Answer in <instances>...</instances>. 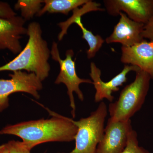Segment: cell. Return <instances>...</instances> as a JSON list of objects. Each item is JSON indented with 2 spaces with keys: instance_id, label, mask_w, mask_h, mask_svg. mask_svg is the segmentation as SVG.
<instances>
[{
  "instance_id": "1",
  "label": "cell",
  "mask_w": 153,
  "mask_h": 153,
  "mask_svg": "<svg viewBox=\"0 0 153 153\" xmlns=\"http://www.w3.org/2000/svg\"><path fill=\"white\" fill-rule=\"evenodd\" d=\"M46 109L52 116L51 118L7 126L0 130V135H12L19 137L30 150L44 143L74 140L78 128L73 120L52 112L47 108Z\"/></svg>"
},
{
  "instance_id": "2",
  "label": "cell",
  "mask_w": 153,
  "mask_h": 153,
  "mask_svg": "<svg viewBox=\"0 0 153 153\" xmlns=\"http://www.w3.org/2000/svg\"><path fill=\"white\" fill-rule=\"evenodd\" d=\"M27 29L29 40L25 48L13 60L0 66V71L25 70L34 73L43 81L49 76L51 69L48 62L51 50L47 41L42 38L39 23L32 22Z\"/></svg>"
},
{
  "instance_id": "3",
  "label": "cell",
  "mask_w": 153,
  "mask_h": 153,
  "mask_svg": "<svg viewBox=\"0 0 153 153\" xmlns=\"http://www.w3.org/2000/svg\"><path fill=\"white\" fill-rule=\"evenodd\" d=\"M136 72L133 82L124 88L116 101L110 103V119L114 121L130 120L144 103L151 78L147 73L140 69Z\"/></svg>"
},
{
  "instance_id": "4",
  "label": "cell",
  "mask_w": 153,
  "mask_h": 153,
  "mask_svg": "<svg viewBox=\"0 0 153 153\" xmlns=\"http://www.w3.org/2000/svg\"><path fill=\"white\" fill-rule=\"evenodd\" d=\"M107 113L106 104L101 102L97 109L88 117L82 118L78 121L73 120L78 128L74 138L75 146L68 153L96 152L97 148L104 134L105 120Z\"/></svg>"
},
{
  "instance_id": "5",
  "label": "cell",
  "mask_w": 153,
  "mask_h": 153,
  "mask_svg": "<svg viewBox=\"0 0 153 153\" xmlns=\"http://www.w3.org/2000/svg\"><path fill=\"white\" fill-rule=\"evenodd\" d=\"M51 55L52 59L59 63L60 71L55 79V84L63 83L67 89V94L70 100V106L71 108V114L72 117H75V106L73 92H75L78 98L81 101L84 100V96L79 88V85L82 83L93 84L91 79L79 78L76 74L75 61L72 58L74 52L72 49H68L66 52V57L62 59L60 57L58 50V45L56 42L52 43L51 50Z\"/></svg>"
},
{
  "instance_id": "6",
  "label": "cell",
  "mask_w": 153,
  "mask_h": 153,
  "mask_svg": "<svg viewBox=\"0 0 153 153\" xmlns=\"http://www.w3.org/2000/svg\"><path fill=\"white\" fill-rule=\"evenodd\" d=\"M9 74L10 79H0V113L9 106V96L16 92L29 94L39 99V91L43 88L42 81L33 73L18 71Z\"/></svg>"
},
{
  "instance_id": "7",
  "label": "cell",
  "mask_w": 153,
  "mask_h": 153,
  "mask_svg": "<svg viewBox=\"0 0 153 153\" xmlns=\"http://www.w3.org/2000/svg\"><path fill=\"white\" fill-rule=\"evenodd\" d=\"M132 130L131 120L114 121L108 119L96 153H122L126 146L129 134Z\"/></svg>"
},
{
  "instance_id": "8",
  "label": "cell",
  "mask_w": 153,
  "mask_h": 153,
  "mask_svg": "<svg viewBox=\"0 0 153 153\" xmlns=\"http://www.w3.org/2000/svg\"><path fill=\"white\" fill-rule=\"evenodd\" d=\"M103 3L111 16L125 12L132 21L144 25L153 15V0H104Z\"/></svg>"
},
{
  "instance_id": "9",
  "label": "cell",
  "mask_w": 153,
  "mask_h": 153,
  "mask_svg": "<svg viewBox=\"0 0 153 153\" xmlns=\"http://www.w3.org/2000/svg\"><path fill=\"white\" fill-rule=\"evenodd\" d=\"M89 75L96 90L94 100L97 102L102 101L104 99H106L110 102H112L114 99L112 93L118 91L119 87L126 82L127 75L128 72L131 71L136 72L140 70L137 66L125 65L120 73L108 82H105L101 79V70L94 62L91 63Z\"/></svg>"
},
{
  "instance_id": "10",
  "label": "cell",
  "mask_w": 153,
  "mask_h": 153,
  "mask_svg": "<svg viewBox=\"0 0 153 153\" xmlns=\"http://www.w3.org/2000/svg\"><path fill=\"white\" fill-rule=\"evenodd\" d=\"M25 22L19 16L11 19L0 18V50L8 49L15 55L22 51L20 40L27 32Z\"/></svg>"
},
{
  "instance_id": "11",
  "label": "cell",
  "mask_w": 153,
  "mask_h": 153,
  "mask_svg": "<svg viewBox=\"0 0 153 153\" xmlns=\"http://www.w3.org/2000/svg\"><path fill=\"white\" fill-rule=\"evenodd\" d=\"M120 19L114 26L111 35L105 39L107 44L120 43L123 47H129L144 40L142 36L144 24L134 22L123 12Z\"/></svg>"
},
{
  "instance_id": "12",
  "label": "cell",
  "mask_w": 153,
  "mask_h": 153,
  "mask_svg": "<svg viewBox=\"0 0 153 153\" xmlns=\"http://www.w3.org/2000/svg\"><path fill=\"white\" fill-rule=\"evenodd\" d=\"M122 63L137 66L153 79V42L143 40L131 47H121Z\"/></svg>"
},
{
  "instance_id": "13",
  "label": "cell",
  "mask_w": 153,
  "mask_h": 153,
  "mask_svg": "<svg viewBox=\"0 0 153 153\" xmlns=\"http://www.w3.org/2000/svg\"><path fill=\"white\" fill-rule=\"evenodd\" d=\"M91 11V7L89 5L85 4L82 6L81 9L77 8L73 10V15L72 17L65 22H60L58 24L61 28V31L58 35V40L61 41L65 35L67 34L68 27L72 23H75L81 29L82 31V38L85 40L89 46L87 50V57L88 59L95 57L97 53L99 51L104 43L105 40L100 35H94L91 31L88 30L83 26L81 16L83 14Z\"/></svg>"
},
{
  "instance_id": "14",
  "label": "cell",
  "mask_w": 153,
  "mask_h": 153,
  "mask_svg": "<svg viewBox=\"0 0 153 153\" xmlns=\"http://www.w3.org/2000/svg\"><path fill=\"white\" fill-rule=\"evenodd\" d=\"M89 0H44V7L36 16L40 17L46 13H62L67 16L70 11L83 6Z\"/></svg>"
},
{
  "instance_id": "15",
  "label": "cell",
  "mask_w": 153,
  "mask_h": 153,
  "mask_svg": "<svg viewBox=\"0 0 153 153\" xmlns=\"http://www.w3.org/2000/svg\"><path fill=\"white\" fill-rule=\"evenodd\" d=\"M44 0H19L15 5V10H20L22 17L25 21L33 19L42 9Z\"/></svg>"
},
{
  "instance_id": "16",
  "label": "cell",
  "mask_w": 153,
  "mask_h": 153,
  "mask_svg": "<svg viewBox=\"0 0 153 153\" xmlns=\"http://www.w3.org/2000/svg\"><path fill=\"white\" fill-rule=\"evenodd\" d=\"M122 153H150L143 147L139 145L137 134L132 130L130 133L126 146Z\"/></svg>"
},
{
  "instance_id": "17",
  "label": "cell",
  "mask_w": 153,
  "mask_h": 153,
  "mask_svg": "<svg viewBox=\"0 0 153 153\" xmlns=\"http://www.w3.org/2000/svg\"><path fill=\"white\" fill-rule=\"evenodd\" d=\"M7 143L10 153H31V150L22 141L13 140Z\"/></svg>"
},
{
  "instance_id": "18",
  "label": "cell",
  "mask_w": 153,
  "mask_h": 153,
  "mask_svg": "<svg viewBox=\"0 0 153 153\" xmlns=\"http://www.w3.org/2000/svg\"><path fill=\"white\" fill-rule=\"evenodd\" d=\"M16 16V13L9 4L5 2L0 1V18L11 19Z\"/></svg>"
},
{
  "instance_id": "19",
  "label": "cell",
  "mask_w": 153,
  "mask_h": 153,
  "mask_svg": "<svg viewBox=\"0 0 153 153\" xmlns=\"http://www.w3.org/2000/svg\"><path fill=\"white\" fill-rule=\"evenodd\" d=\"M142 36L144 39H149L153 42V15L149 21L144 25Z\"/></svg>"
},
{
  "instance_id": "20",
  "label": "cell",
  "mask_w": 153,
  "mask_h": 153,
  "mask_svg": "<svg viewBox=\"0 0 153 153\" xmlns=\"http://www.w3.org/2000/svg\"><path fill=\"white\" fill-rule=\"evenodd\" d=\"M0 153H10L7 143L0 145Z\"/></svg>"
}]
</instances>
